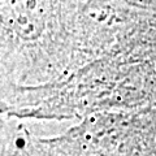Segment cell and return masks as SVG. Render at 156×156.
<instances>
[{"instance_id":"obj_1","label":"cell","mask_w":156,"mask_h":156,"mask_svg":"<svg viewBox=\"0 0 156 156\" xmlns=\"http://www.w3.org/2000/svg\"><path fill=\"white\" fill-rule=\"evenodd\" d=\"M80 68L73 2H0V89L51 83Z\"/></svg>"},{"instance_id":"obj_2","label":"cell","mask_w":156,"mask_h":156,"mask_svg":"<svg viewBox=\"0 0 156 156\" xmlns=\"http://www.w3.org/2000/svg\"><path fill=\"white\" fill-rule=\"evenodd\" d=\"M47 139L66 156H152L156 108L96 112Z\"/></svg>"},{"instance_id":"obj_3","label":"cell","mask_w":156,"mask_h":156,"mask_svg":"<svg viewBox=\"0 0 156 156\" xmlns=\"http://www.w3.org/2000/svg\"><path fill=\"white\" fill-rule=\"evenodd\" d=\"M17 125V120L0 113V156H14Z\"/></svg>"}]
</instances>
